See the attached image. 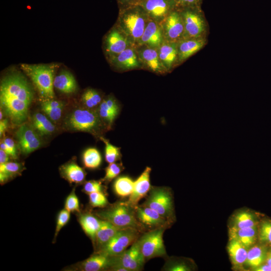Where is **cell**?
<instances>
[{
	"mask_svg": "<svg viewBox=\"0 0 271 271\" xmlns=\"http://www.w3.org/2000/svg\"><path fill=\"white\" fill-rule=\"evenodd\" d=\"M257 226L243 228H229V239H235L249 249L255 244L258 238Z\"/></svg>",
	"mask_w": 271,
	"mask_h": 271,
	"instance_id": "cell-24",
	"label": "cell"
},
{
	"mask_svg": "<svg viewBox=\"0 0 271 271\" xmlns=\"http://www.w3.org/2000/svg\"><path fill=\"white\" fill-rule=\"evenodd\" d=\"M200 0H174L177 8L195 7Z\"/></svg>",
	"mask_w": 271,
	"mask_h": 271,
	"instance_id": "cell-47",
	"label": "cell"
},
{
	"mask_svg": "<svg viewBox=\"0 0 271 271\" xmlns=\"http://www.w3.org/2000/svg\"><path fill=\"white\" fill-rule=\"evenodd\" d=\"M25 169L22 163L8 162L0 164V182L3 184L14 177L19 175Z\"/></svg>",
	"mask_w": 271,
	"mask_h": 271,
	"instance_id": "cell-34",
	"label": "cell"
},
{
	"mask_svg": "<svg viewBox=\"0 0 271 271\" xmlns=\"http://www.w3.org/2000/svg\"><path fill=\"white\" fill-rule=\"evenodd\" d=\"M182 16L184 26L183 39L202 38L205 23L195 7L177 8Z\"/></svg>",
	"mask_w": 271,
	"mask_h": 271,
	"instance_id": "cell-9",
	"label": "cell"
},
{
	"mask_svg": "<svg viewBox=\"0 0 271 271\" xmlns=\"http://www.w3.org/2000/svg\"><path fill=\"white\" fill-rule=\"evenodd\" d=\"M101 219L91 213H84L80 215L79 222L86 234L90 237L93 243L95 236L101 225Z\"/></svg>",
	"mask_w": 271,
	"mask_h": 271,
	"instance_id": "cell-31",
	"label": "cell"
},
{
	"mask_svg": "<svg viewBox=\"0 0 271 271\" xmlns=\"http://www.w3.org/2000/svg\"><path fill=\"white\" fill-rule=\"evenodd\" d=\"M143 69L159 75L168 73L159 58L157 49L144 45L135 46Z\"/></svg>",
	"mask_w": 271,
	"mask_h": 271,
	"instance_id": "cell-17",
	"label": "cell"
},
{
	"mask_svg": "<svg viewBox=\"0 0 271 271\" xmlns=\"http://www.w3.org/2000/svg\"><path fill=\"white\" fill-rule=\"evenodd\" d=\"M141 232L132 228L120 229L101 250L96 252L109 255L121 254L139 238Z\"/></svg>",
	"mask_w": 271,
	"mask_h": 271,
	"instance_id": "cell-8",
	"label": "cell"
},
{
	"mask_svg": "<svg viewBox=\"0 0 271 271\" xmlns=\"http://www.w3.org/2000/svg\"><path fill=\"white\" fill-rule=\"evenodd\" d=\"M89 203L93 207H105L108 204V200L102 192H95L88 194Z\"/></svg>",
	"mask_w": 271,
	"mask_h": 271,
	"instance_id": "cell-42",
	"label": "cell"
},
{
	"mask_svg": "<svg viewBox=\"0 0 271 271\" xmlns=\"http://www.w3.org/2000/svg\"><path fill=\"white\" fill-rule=\"evenodd\" d=\"M100 140H101L105 144V161L110 164L120 160L121 157L120 148L112 145L103 137H101Z\"/></svg>",
	"mask_w": 271,
	"mask_h": 271,
	"instance_id": "cell-39",
	"label": "cell"
},
{
	"mask_svg": "<svg viewBox=\"0 0 271 271\" xmlns=\"http://www.w3.org/2000/svg\"><path fill=\"white\" fill-rule=\"evenodd\" d=\"M164 41L160 24L149 19L139 45L157 49Z\"/></svg>",
	"mask_w": 271,
	"mask_h": 271,
	"instance_id": "cell-21",
	"label": "cell"
},
{
	"mask_svg": "<svg viewBox=\"0 0 271 271\" xmlns=\"http://www.w3.org/2000/svg\"><path fill=\"white\" fill-rule=\"evenodd\" d=\"M80 268L84 271L111 270L119 266V255H109L101 252H95L80 264Z\"/></svg>",
	"mask_w": 271,
	"mask_h": 271,
	"instance_id": "cell-16",
	"label": "cell"
},
{
	"mask_svg": "<svg viewBox=\"0 0 271 271\" xmlns=\"http://www.w3.org/2000/svg\"><path fill=\"white\" fill-rule=\"evenodd\" d=\"M149 18L140 4L119 10L115 25L133 46L139 45Z\"/></svg>",
	"mask_w": 271,
	"mask_h": 271,
	"instance_id": "cell-3",
	"label": "cell"
},
{
	"mask_svg": "<svg viewBox=\"0 0 271 271\" xmlns=\"http://www.w3.org/2000/svg\"><path fill=\"white\" fill-rule=\"evenodd\" d=\"M63 123L67 130L89 132L99 139L108 130L96 110L85 107L73 110L66 116Z\"/></svg>",
	"mask_w": 271,
	"mask_h": 271,
	"instance_id": "cell-2",
	"label": "cell"
},
{
	"mask_svg": "<svg viewBox=\"0 0 271 271\" xmlns=\"http://www.w3.org/2000/svg\"><path fill=\"white\" fill-rule=\"evenodd\" d=\"M166 227L147 231L139 237L138 241L146 261L155 257L167 256L163 234Z\"/></svg>",
	"mask_w": 271,
	"mask_h": 271,
	"instance_id": "cell-7",
	"label": "cell"
},
{
	"mask_svg": "<svg viewBox=\"0 0 271 271\" xmlns=\"http://www.w3.org/2000/svg\"><path fill=\"white\" fill-rule=\"evenodd\" d=\"M137 218L144 231L157 228H168L171 224L156 211L148 207L138 205L136 208Z\"/></svg>",
	"mask_w": 271,
	"mask_h": 271,
	"instance_id": "cell-15",
	"label": "cell"
},
{
	"mask_svg": "<svg viewBox=\"0 0 271 271\" xmlns=\"http://www.w3.org/2000/svg\"><path fill=\"white\" fill-rule=\"evenodd\" d=\"M108 61L112 67L119 72L143 69L135 46H131L125 49Z\"/></svg>",
	"mask_w": 271,
	"mask_h": 271,
	"instance_id": "cell-12",
	"label": "cell"
},
{
	"mask_svg": "<svg viewBox=\"0 0 271 271\" xmlns=\"http://www.w3.org/2000/svg\"><path fill=\"white\" fill-rule=\"evenodd\" d=\"M131 46H133L127 37L115 25L104 38L103 50L107 60Z\"/></svg>",
	"mask_w": 271,
	"mask_h": 271,
	"instance_id": "cell-10",
	"label": "cell"
},
{
	"mask_svg": "<svg viewBox=\"0 0 271 271\" xmlns=\"http://www.w3.org/2000/svg\"><path fill=\"white\" fill-rule=\"evenodd\" d=\"M119 10L139 4V0H116Z\"/></svg>",
	"mask_w": 271,
	"mask_h": 271,
	"instance_id": "cell-48",
	"label": "cell"
},
{
	"mask_svg": "<svg viewBox=\"0 0 271 271\" xmlns=\"http://www.w3.org/2000/svg\"><path fill=\"white\" fill-rule=\"evenodd\" d=\"M64 106L63 102L54 99L43 100L41 104L42 110L52 121L55 122L61 118Z\"/></svg>",
	"mask_w": 271,
	"mask_h": 271,
	"instance_id": "cell-33",
	"label": "cell"
},
{
	"mask_svg": "<svg viewBox=\"0 0 271 271\" xmlns=\"http://www.w3.org/2000/svg\"><path fill=\"white\" fill-rule=\"evenodd\" d=\"M178 65L202 48L205 41L202 38H185L177 43Z\"/></svg>",
	"mask_w": 271,
	"mask_h": 271,
	"instance_id": "cell-23",
	"label": "cell"
},
{
	"mask_svg": "<svg viewBox=\"0 0 271 271\" xmlns=\"http://www.w3.org/2000/svg\"><path fill=\"white\" fill-rule=\"evenodd\" d=\"M53 85L56 89L66 94L74 92L77 88L74 77L66 70H62L54 77Z\"/></svg>",
	"mask_w": 271,
	"mask_h": 271,
	"instance_id": "cell-29",
	"label": "cell"
},
{
	"mask_svg": "<svg viewBox=\"0 0 271 271\" xmlns=\"http://www.w3.org/2000/svg\"><path fill=\"white\" fill-rule=\"evenodd\" d=\"M134 181L128 176L118 177L113 183V189L119 197L129 196L133 191Z\"/></svg>",
	"mask_w": 271,
	"mask_h": 271,
	"instance_id": "cell-37",
	"label": "cell"
},
{
	"mask_svg": "<svg viewBox=\"0 0 271 271\" xmlns=\"http://www.w3.org/2000/svg\"><path fill=\"white\" fill-rule=\"evenodd\" d=\"M268 252L264 245L255 244L248 249L245 265L254 270L265 262Z\"/></svg>",
	"mask_w": 271,
	"mask_h": 271,
	"instance_id": "cell-30",
	"label": "cell"
},
{
	"mask_svg": "<svg viewBox=\"0 0 271 271\" xmlns=\"http://www.w3.org/2000/svg\"><path fill=\"white\" fill-rule=\"evenodd\" d=\"M84 193L89 194L95 192H102L101 182L97 180H90L85 183L83 189Z\"/></svg>",
	"mask_w": 271,
	"mask_h": 271,
	"instance_id": "cell-45",
	"label": "cell"
},
{
	"mask_svg": "<svg viewBox=\"0 0 271 271\" xmlns=\"http://www.w3.org/2000/svg\"><path fill=\"white\" fill-rule=\"evenodd\" d=\"M103 98L99 91L89 88L83 92L81 100L84 107L97 110Z\"/></svg>",
	"mask_w": 271,
	"mask_h": 271,
	"instance_id": "cell-36",
	"label": "cell"
},
{
	"mask_svg": "<svg viewBox=\"0 0 271 271\" xmlns=\"http://www.w3.org/2000/svg\"><path fill=\"white\" fill-rule=\"evenodd\" d=\"M8 125V119H3L0 121V136L2 137Z\"/></svg>",
	"mask_w": 271,
	"mask_h": 271,
	"instance_id": "cell-49",
	"label": "cell"
},
{
	"mask_svg": "<svg viewBox=\"0 0 271 271\" xmlns=\"http://www.w3.org/2000/svg\"><path fill=\"white\" fill-rule=\"evenodd\" d=\"M96 110L109 130L120 112V106L114 96L109 94L103 98Z\"/></svg>",
	"mask_w": 271,
	"mask_h": 271,
	"instance_id": "cell-19",
	"label": "cell"
},
{
	"mask_svg": "<svg viewBox=\"0 0 271 271\" xmlns=\"http://www.w3.org/2000/svg\"><path fill=\"white\" fill-rule=\"evenodd\" d=\"M258 238L262 244H271V220L263 221L258 228Z\"/></svg>",
	"mask_w": 271,
	"mask_h": 271,
	"instance_id": "cell-40",
	"label": "cell"
},
{
	"mask_svg": "<svg viewBox=\"0 0 271 271\" xmlns=\"http://www.w3.org/2000/svg\"><path fill=\"white\" fill-rule=\"evenodd\" d=\"M82 161L86 168L95 169L100 166L102 157L97 149L95 148H89L83 152Z\"/></svg>",
	"mask_w": 271,
	"mask_h": 271,
	"instance_id": "cell-38",
	"label": "cell"
},
{
	"mask_svg": "<svg viewBox=\"0 0 271 271\" xmlns=\"http://www.w3.org/2000/svg\"><path fill=\"white\" fill-rule=\"evenodd\" d=\"M255 271H271V266L267 263H263L260 266L255 268Z\"/></svg>",
	"mask_w": 271,
	"mask_h": 271,
	"instance_id": "cell-51",
	"label": "cell"
},
{
	"mask_svg": "<svg viewBox=\"0 0 271 271\" xmlns=\"http://www.w3.org/2000/svg\"><path fill=\"white\" fill-rule=\"evenodd\" d=\"M124 169V167L121 163H112L109 164L106 167L105 173L102 181L109 182L116 178Z\"/></svg>",
	"mask_w": 271,
	"mask_h": 271,
	"instance_id": "cell-41",
	"label": "cell"
},
{
	"mask_svg": "<svg viewBox=\"0 0 271 271\" xmlns=\"http://www.w3.org/2000/svg\"><path fill=\"white\" fill-rule=\"evenodd\" d=\"M21 67L31 79L43 100L54 98V65L22 64Z\"/></svg>",
	"mask_w": 271,
	"mask_h": 271,
	"instance_id": "cell-5",
	"label": "cell"
},
{
	"mask_svg": "<svg viewBox=\"0 0 271 271\" xmlns=\"http://www.w3.org/2000/svg\"><path fill=\"white\" fill-rule=\"evenodd\" d=\"M157 50L160 61L168 73L178 65L177 43L164 41Z\"/></svg>",
	"mask_w": 271,
	"mask_h": 271,
	"instance_id": "cell-22",
	"label": "cell"
},
{
	"mask_svg": "<svg viewBox=\"0 0 271 271\" xmlns=\"http://www.w3.org/2000/svg\"><path fill=\"white\" fill-rule=\"evenodd\" d=\"M96 215L119 229L132 228L141 232L144 231L137 218L135 208L126 201L117 202L109 208L97 212Z\"/></svg>",
	"mask_w": 271,
	"mask_h": 271,
	"instance_id": "cell-4",
	"label": "cell"
},
{
	"mask_svg": "<svg viewBox=\"0 0 271 271\" xmlns=\"http://www.w3.org/2000/svg\"><path fill=\"white\" fill-rule=\"evenodd\" d=\"M65 209L70 213L80 212L79 201L75 189H73L67 196L65 203Z\"/></svg>",
	"mask_w": 271,
	"mask_h": 271,
	"instance_id": "cell-43",
	"label": "cell"
},
{
	"mask_svg": "<svg viewBox=\"0 0 271 271\" xmlns=\"http://www.w3.org/2000/svg\"><path fill=\"white\" fill-rule=\"evenodd\" d=\"M120 229L110 222L101 219L100 226L97 231L94 242L95 252L101 250Z\"/></svg>",
	"mask_w": 271,
	"mask_h": 271,
	"instance_id": "cell-25",
	"label": "cell"
},
{
	"mask_svg": "<svg viewBox=\"0 0 271 271\" xmlns=\"http://www.w3.org/2000/svg\"><path fill=\"white\" fill-rule=\"evenodd\" d=\"M33 98L30 83L21 73L8 74L1 80V108L13 124L20 125L26 121Z\"/></svg>",
	"mask_w": 271,
	"mask_h": 271,
	"instance_id": "cell-1",
	"label": "cell"
},
{
	"mask_svg": "<svg viewBox=\"0 0 271 271\" xmlns=\"http://www.w3.org/2000/svg\"><path fill=\"white\" fill-rule=\"evenodd\" d=\"M59 171L61 176L70 184H81L85 179L86 173L84 170L80 167L74 160L62 165Z\"/></svg>",
	"mask_w": 271,
	"mask_h": 271,
	"instance_id": "cell-26",
	"label": "cell"
},
{
	"mask_svg": "<svg viewBox=\"0 0 271 271\" xmlns=\"http://www.w3.org/2000/svg\"><path fill=\"white\" fill-rule=\"evenodd\" d=\"M160 25L165 41L177 43L183 39L184 23L177 8L171 12Z\"/></svg>",
	"mask_w": 271,
	"mask_h": 271,
	"instance_id": "cell-11",
	"label": "cell"
},
{
	"mask_svg": "<svg viewBox=\"0 0 271 271\" xmlns=\"http://www.w3.org/2000/svg\"><path fill=\"white\" fill-rule=\"evenodd\" d=\"M139 4L150 19L159 24L177 8L174 0H144Z\"/></svg>",
	"mask_w": 271,
	"mask_h": 271,
	"instance_id": "cell-13",
	"label": "cell"
},
{
	"mask_svg": "<svg viewBox=\"0 0 271 271\" xmlns=\"http://www.w3.org/2000/svg\"><path fill=\"white\" fill-rule=\"evenodd\" d=\"M40 112H36L32 117L33 127L41 136H47L53 133L55 131V126L52 121Z\"/></svg>",
	"mask_w": 271,
	"mask_h": 271,
	"instance_id": "cell-32",
	"label": "cell"
},
{
	"mask_svg": "<svg viewBox=\"0 0 271 271\" xmlns=\"http://www.w3.org/2000/svg\"><path fill=\"white\" fill-rule=\"evenodd\" d=\"M144 0H139V3H141V2L143 1Z\"/></svg>",
	"mask_w": 271,
	"mask_h": 271,
	"instance_id": "cell-54",
	"label": "cell"
},
{
	"mask_svg": "<svg viewBox=\"0 0 271 271\" xmlns=\"http://www.w3.org/2000/svg\"><path fill=\"white\" fill-rule=\"evenodd\" d=\"M141 205L155 210L171 224L175 221L173 196L168 187H151L145 201Z\"/></svg>",
	"mask_w": 271,
	"mask_h": 271,
	"instance_id": "cell-6",
	"label": "cell"
},
{
	"mask_svg": "<svg viewBox=\"0 0 271 271\" xmlns=\"http://www.w3.org/2000/svg\"><path fill=\"white\" fill-rule=\"evenodd\" d=\"M3 112L2 110L0 111V120H2L3 118Z\"/></svg>",
	"mask_w": 271,
	"mask_h": 271,
	"instance_id": "cell-53",
	"label": "cell"
},
{
	"mask_svg": "<svg viewBox=\"0 0 271 271\" xmlns=\"http://www.w3.org/2000/svg\"><path fill=\"white\" fill-rule=\"evenodd\" d=\"M265 263L271 266V251L268 252Z\"/></svg>",
	"mask_w": 271,
	"mask_h": 271,
	"instance_id": "cell-52",
	"label": "cell"
},
{
	"mask_svg": "<svg viewBox=\"0 0 271 271\" xmlns=\"http://www.w3.org/2000/svg\"><path fill=\"white\" fill-rule=\"evenodd\" d=\"M4 142L8 147L10 151V156L13 158L16 159L17 157L16 147L13 140L10 138H6Z\"/></svg>",
	"mask_w": 271,
	"mask_h": 271,
	"instance_id": "cell-46",
	"label": "cell"
},
{
	"mask_svg": "<svg viewBox=\"0 0 271 271\" xmlns=\"http://www.w3.org/2000/svg\"><path fill=\"white\" fill-rule=\"evenodd\" d=\"M16 137L21 152L26 155L38 149L42 144L36 130L25 123L20 125L16 132Z\"/></svg>",
	"mask_w": 271,
	"mask_h": 271,
	"instance_id": "cell-14",
	"label": "cell"
},
{
	"mask_svg": "<svg viewBox=\"0 0 271 271\" xmlns=\"http://www.w3.org/2000/svg\"><path fill=\"white\" fill-rule=\"evenodd\" d=\"M152 169L147 167L140 176L134 181L133 190L128 197L127 203L134 208L138 206L139 202L147 196L151 188L150 174Z\"/></svg>",
	"mask_w": 271,
	"mask_h": 271,
	"instance_id": "cell-20",
	"label": "cell"
},
{
	"mask_svg": "<svg viewBox=\"0 0 271 271\" xmlns=\"http://www.w3.org/2000/svg\"><path fill=\"white\" fill-rule=\"evenodd\" d=\"M248 249L238 241L229 239L227 251L232 264L234 267L240 268L245 265Z\"/></svg>",
	"mask_w": 271,
	"mask_h": 271,
	"instance_id": "cell-28",
	"label": "cell"
},
{
	"mask_svg": "<svg viewBox=\"0 0 271 271\" xmlns=\"http://www.w3.org/2000/svg\"><path fill=\"white\" fill-rule=\"evenodd\" d=\"M9 156L4 150L0 149V164H3L9 162Z\"/></svg>",
	"mask_w": 271,
	"mask_h": 271,
	"instance_id": "cell-50",
	"label": "cell"
},
{
	"mask_svg": "<svg viewBox=\"0 0 271 271\" xmlns=\"http://www.w3.org/2000/svg\"><path fill=\"white\" fill-rule=\"evenodd\" d=\"M146 260L142 254L138 239L122 254L119 255V265L128 271H140L144 268Z\"/></svg>",
	"mask_w": 271,
	"mask_h": 271,
	"instance_id": "cell-18",
	"label": "cell"
},
{
	"mask_svg": "<svg viewBox=\"0 0 271 271\" xmlns=\"http://www.w3.org/2000/svg\"><path fill=\"white\" fill-rule=\"evenodd\" d=\"M258 224L259 217L256 213L249 210H242L232 215L229 228L250 227L258 226Z\"/></svg>",
	"mask_w": 271,
	"mask_h": 271,
	"instance_id": "cell-27",
	"label": "cell"
},
{
	"mask_svg": "<svg viewBox=\"0 0 271 271\" xmlns=\"http://www.w3.org/2000/svg\"><path fill=\"white\" fill-rule=\"evenodd\" d=\"M70 218V212L65 208L58 213L57 218L56 229L53 241L55 240L57 236L61 229L68 223Z\"/></svg>",
	"mask_w": 271,
	"mask_h": 271,
	"instance_id": "cell-44",
	"label": "cell"
},
{
	"mask_svg": "<svg viewBox=\"0 0 271 271\" xmlns=\"http://www.w3.org/2000/svg\"><path fill=\"white\" fill-rule=\"evenodd\" d=\"M166 258V262L162 268V270L190 271L193 268L191 261L187 258L167 256Z\"/></svg>",
	"mask_w": 271,
	"mask_h": 271,
	"instance_id": "cell-35",
	"label": "cell"
}]
</instances>
